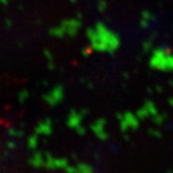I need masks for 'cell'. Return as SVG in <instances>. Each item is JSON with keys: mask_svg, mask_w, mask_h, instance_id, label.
Wrapping results in <instances>:
<instances>
[{"mask_svg": "<svg viewBox=\"0 0 173 173\" xmlns=\"http://www.w3.org/2000/svg\"><path fill=\"white\" fill-rule=\"evenodd\" d=\"M149 64L154 69L173 71V53L171 48L167 45H162L154 49Z\"/></svg>", "mask_w": 173, "mask_h": 173, "instance_id": "cell-1", "label": "cell"}, {"mask_svg": "<svg viewBox=\"0 0 173 173\" xmlns=\"http://www.w3.org/2000/svg\"><path fill=\"white\" fill-rule=\"evenodd\" d=\"M68 161L65 158H54L50 153L44 154V165L45 167L50 170H56V169H65L67 167Z\"/></svg>", "mask_w": 173, "mask_h": 173, "instance_id": "cell-2", "label": "cell"}, {"mask_svg": "<svg viewBox=\"0 0 173 173\" xmlns=\"http://www.w3.org/2000/svg\"><path fill=\"white\" fill-rule=\"evenodd\" d=\"M119 120H120L121 130H122L123 132H126L128 129L136 130L138 128V126H140L138 118L131 113H125L120 117Z\"/></svg>", "mask_w": 173, "mask_h": 173, "instance_id": "cell-3", "label": "cell"}, {"mask_svg": "<svg viewBox=\"0 0 173 173\" xmlns=\"http://www.w3.org/2000/svg\"><path fill=\"white\" fill-rule=\"evenodd\" d=\"M29 164L35 168H41L44 165V154L41 152H35L30 158Z\"/></svg>", "mask_w": 173, "mask_h": 173, "instance_id": "cell-4", "label": "cell"}, {"mask_svg": "<svg viewBox=\"0 0 173 173\" xmlns=\"http://www.w3.org/2000/svg\"><path fill=\"white\" fill-rule=\"evenodd\" d=\"M93 131H94L95 135L97 136L100 140H106L108 138V135L104 131V125H103V121L100 120L98 122H96V124H94L92 127Z\"/></svg>", "mask_w": 173, "mask_h": 173, "instance_id": "cell-5", "label": "cell"}, {"mask_svg": "<svg viewBox=\"0 0 173 173\" xmlns=\"http://www.w3.org/2000/svg\"><path fill=\"white\" fill-rule=\"evenodd\" d=\"M74 173H95V171L91 164L80 162L74 167Z\"/></svg>", "mask_w": 173, "mask_h": 173, "instance_id": "cell-6", "label": "cell"}, {"mask_svg": "<svg viewBox=\"0 0 173 173\" xmlns=\"http://www.w3.org/2000/svg\"><path fill=\"white\" fill-rule=\"evenodd\" d=\"M52 132V128L50 124H48L46 122L44 123H40V127L37 129V133L38 134H43V135H49Z\"/></svg>", "mask_w": 173, "mask_h": 173, "instance_id": "cell-7", "label": "cell"}, {"mask_svg": "<svg viewBox=\"0 0 173 173\" xmlns=\"http://www.w3.org/2000/svg\"><path fill=\"white\" fill-rule=\"evenodd\" d=\"M144 107L146 108V110L148 111V113H149V115L150 116H155V115H157L158 113V109H157V107H156L155 104L150 101V100H147L146 102H145L144 104Z\"/></svg>", "mask_w": 173, "mask_h": 173, "instance_id": "cell-8", "label": "cell"}, {"mask_svg": "<svg viewBox=\"0 0 173 173\" xmlns=\"http://www.w3.org/2000/svg\"><path fill=\"white\" fill-rule=\"evenodd\" d=\"M167 118V115L165 113H157V115L153 116V118H152V120H153V122L155 124H157V125H162V123L164 122V120Z\"/></svg>", "mask_w": 173, "mask_h": 173, "instance_id": "cell-9", "label": "cell"}, {"mask_svg": "<svg viewBox=\"0 0 173 173\" xmlns=\"http://www.w3.org/2000/svg\"><path fill=\"white\" fill-rule=\"evenodd\" d=\"M38 143H39V140H38V137L35 135V136H32L31 138H29L28 140V146L30 149L32 150H36L37 147H38Z\"/></svg>", "mask_w": 173, "mask_h": 173, "instance_id": "cell-10", "label": "cell"}, {"mask_svg": "<svg viewBox=\"0 0 173 173\" xmlns=\"http://www.w3.org/2000/svg\"><path fill=\"white\" fill-rule=\"evenodd\" d=\"M137 116L138 117V119H144V118H146V117L150 116L149 113H148V111L146 110V108H145L144 106L143 108H140V110H138Z\"/></svg>", "mask_w": 173, "mask_h": 173, "instance_id": "cell-11", "label": "cell"}, {"mask_svg": "<svg viewBox=\"0 0 173 173\" xmlns=\"http://www.w3.org/2000/svg\"><path fill=\"white\" fill-rule=\"evenodd\" d=\"M148 133H149L150 136L154 137V138H162V133L157 129H149L148 130Z\"/></svg>", "mask_w": 173, "mask_h": 173, "instance_id": "cell-12", "label": "cell"}, {"mask_svg": "<svg viewBox=\"0 0 173 173\" xmlns=\"http://www.w3.org/2000/svg\"><path fill=\"white\" fill-rule=\"evenodd\" d=\"M152 48V40H148L144 43V50L145 51H149Z\"/></svg>", "mask_w": 173, "mask_h": 173, "instance_id": "cell-13", "label": "cell"}, {"mask_svg": "<svg viewBox=\"0 0 173 173\" xmlns=\"http://www.w3.org/2000/svg\"><path fill=\"white\" fill-rule=\"evenodd\" d=\"M168 103H169V105H170L173 108V97H170L168 99Z\"/></svg>", "mask_w": 173, "mask_h": 173, "instance_id": "cell-14", "label": "cell"}, {"mask_svg": "<svg viewBox=\"0 0 173 173\" xmlns=\"http://www.w3.org/2000/svg\"><path fill=\"white\" fill-rule=\"evenodd\" d=\"M157 91H159V92H162V86H157Z\"/></svg>", "mask_w": 173, "mask_h": 173, "instance_id": "cell-15", "label": "cell"}, {"mask_svg": "<svg viewBox=\"0 0 173 173\" xmlns=\"http://www.w3.org/2000/svg\"><path fill=\"white\" fill-rule=\"evenodd\" d=\"M168 84L170 85L171 86H173V82H172V80H170V81H169V82H168Z\"/></svg>", "mask_w": 173, "mask_h": 173, "instance_id": "cell-16", "label": "cell"}, {"mask_svg": "<svg viewBox=\"0 0 173 173\" xmlns=\"http://www.w3.org/2000/svg\"><path fill=\"white\" fill-rule=\"evenodd\" d=\"M167 173H173V171L172 170H169V171H167Z\"/></svg>", "mask_w": 173, "mask_h": 173, "instance_id": "cell-17", "label": "cell"}]
</instances>
